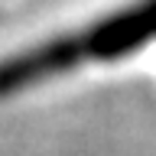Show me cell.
Returning a JSON list of instances; mask_svg holds the SVG:
<instances>
[{
    "mask_svg": "<svg viewBox=\"0 0 156 156\" xmlns=\"http://www.w3.org/2000/svg\"><path fill=\"white\" fill-rule=\"evenodd\" d=\"M150 39H156V0H143L130 10H120L107 23H98L78 36L55 39V42L39 46L36 52H29L23 58H13L7 65V75H3V88L16 91L23 85L42 81L46 75L75 68L81 62H91V58L124 55V52L146 46Z\"/></svg>",
    "mask_w": 156,
    "mask_h": 156,
    "instance_id": "1",
    "label": "cell"
}]
</instances>
